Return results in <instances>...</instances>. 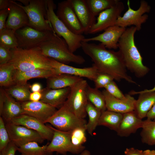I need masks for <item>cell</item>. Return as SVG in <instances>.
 <instances>
[{
    "mask_svg": "<svg viewBox=\"0 0 155 155\" xmlns=\"http://www.w3.org/2000/svg\"><path fill=\"white\" fill-rule=\"evenodd\" d=\"M84 52L89 56L100 73L108 74L118 82L125 80L137 84L128 75L124 61L119 51L109 49L100 43L96 44L82 42L81 47Z\"/></svg>",
    "mask_w": 155,
    "mask_h": 155,
    "instance_id": "cell-1",
    "label": "cell"
},
{
    "mask_svg": "<svg viewBox=\"0 0 155 155\" xmlns=\"http://www.w3.org/2000/svg\"><path fill=\"white\" fill-rule=\"evenodd\" d=\"M137 31L133 26L126 28L119 40L118 48L127 69L137 78H141L146 75L150 69L144 64L143 58L135 45L134 35Z\"/></svg>",
    "mask_w": 155,
    "mask_h": 155,
    "instance_id": "cell-2",
    "label": "cell"
},
{
    "mask_svg": "<svg viewBox=\"0 0 155 155\" xmlns=\"http://www.w3.org/2000/svg\"><path fill=\"white\" fill-rule=\"evenodd\" d=\"M10 50L12 57L8 63L16 70L26 71L38 69H53L50 58L44 55L38 47L29 49L18 47Z\"/></svg>",
    "mask_w": 155,
    "mask_h": 155,
    "instance_id": "cell-3",
    "label": "cell"
},
{
    "mask_svg": "<svg viewBox=\"0 0 155 155\" xmlns=\"http://www.w3.org/2000/svg\"><path fill=\"white\" fill-rule=\"evenodd\" d=\"M37 47L45 56L63 64L73 63L82 64L85 61L82 56L71 52L65 40L54 32Z\"/></svg>",
    "mask_w": 155,
    "mask_h": 155,
    "instance_id": "cell-4",
    "label": "cell"
},
{
    "mask_svg": "<svg viewBox=\"0 0 155 155\" xmlns=\"http://www.w3.org/2000/svg\"><path fill=\"white\" fill-rule=\"evenodd\" d=\"M46 3L47 20L50 23L54 32L65 40L70 51L74 53L81 48L85 37L82 34L73 33L58 18L54 11L56 5L53 0H46Z\"/></svg>",
    "mask_w": 155,
    "mask_h": 155,
    "instance_id": "cell-5",
    "label": "cell"
},
{
    "mask_svg": "<svg viewBox=\"0 0 155 155\" xmlns=\"http://www.w3.org/2000/svg\"><path fill=\"white\" fill-rule=\"evenodd\" d=\"M13 2L25 11L29 19V26L38 30L53 31L47 20L46 0H30L29 5L26 6L13 0Z\"/></svg>",
    "mask_w": 155,
    "mask_h": 155,
    "instance_id": "cell-6",
    "label": "cell"
},
{
    "mask_svg": "<svg viewBox=\"0 0 155 155\" xmlns=\"http://www.w3.org/2000/svg\"><path fill=\"white\" fill-rule=\"evenodd\" d=\"M88 84L82 79L70 87V90L64 104L79 118L84 119L87 115L86 108L88 102L86 89Z\"/></svg>",
    "mask_w": 155,
    "mask_h": 155,
    "instance_id": "cell-7",
    "label": "cell"
},
{
    "mask_svg": "<svg viewBox=\"0 0 155 155\" xmlns=\"http://www.w3.org/2000/svg\"><path fill=\"white\" fill-rule=\"evenodd\" d=\"M55 128L63 131H70L79 127H86L87 122L78 118L64 104L46 121Z\"/></svg>",
    "mask_w": 155,
    "mask_h": 155,
    "instance_id": "cell-8",
    "label": "cell"
},
{
    "mask_svg": "<svg viewBox=\"0 0 155 155\" xmlns=\"http://www.w3.org/2000/svg\"><path fill=\"white\" fill-rule=\"evenodd\" d=\"M53 135L51 142L48 144L46 151L48 155H52L53 152L66 155L67 152L73 154L80 153L85 150L83 146H76L74 145L71 140V131H63L51 126Z\"/></svg>",
    "mask_w": 155,
    "mask_h": 155,
    "instance_id": "cell-9",
    "label": "cell"
},
{
    "mask_svg": "<svg viewBox=\"0 0 155 155\" xmlns=\"http://www.w3.org/2000/svg\"><path fill=\"white\" fill-rule=\"evenodd\" d=\"M127 10L122 16L118 18L115 25L126 28L127 26H133L136 28L137 31H139L141 29L142 24L148 19V16L145 13L150 11V7L144 0L140 1V6L136 10L130 7L129 0H127Z\"/></svg>",
    "mask_w": 155,
    "mask_h": 155,
    "instance_id": "cell-10",
    "label": "cell"
},
{
    "mask_svg": "<svg viewBox=\"0 0 155 155\" xmlns=\"http://www.w3.org/2000/svg\"><path fill=\"white\" fill-rule=\"evenodd\" d=\"M53 31H40L28 26L22 28L15 32L18 47L24 49L36 47L48 39Z\"/></svg>",
    "mask_w": 155,
    "mask_h": 155,
    "instance_id": "cell-11",
    "label": "cell"
},
{
    "mask_svg": "<svg viewBox=\"0 0 155 155\" xmlns=\"http://www.w3.org/2000/svg\"><path fill=\"white\" fill-rule=\"evenodd\" d=\"M124 9V3L119 0L111 7L100 12L95 23L90 29L88 34H95L115 25Z\"/></svg>",
    "mask_w": 155,
    "mask_h": 155,
    "instance_id": "cell-12",
    "label": "cell"
},
{
    "mask_svg": "<svg viewBox=\"0 0 155 155\" xmlns=\"http://www.w3.org/2000/svg\"><path fill=\"white\" fill-rule=\"evenodd\" d=\"M5 124L11 141L18 147L31 142L42 143L45 140L37 132L25 126L10 122Z\"/></svg>",
    "mask_w": 155,
    "mask_h": 155,
    "instance_id": "cell-13",
    "label": "cell"
},
{
    "mask_svg": "<svg viewBox=\"0 0 155 155\" xmlns=\"http://www.w3.org/2000/svg\"><path fill=\"white\" fill-rule=\"evenodd\" d=\"M56 14L58 18L73 33L79 35L84 33L83 28L74 11L71 0L58 3Z\"/></svg>",
    "mask_w": 155,
    "mask_h": 155,
    "instance_id": "cell-14",
    "label": "cell"
},
{
    "mask_svg": "<svg viewBox=\"0 0 155 155\" xmlns=\"http://www.w3.org/2000/svg\"><path fill=\"white\" fill-rule=\"evenodd\" d=\"M21 103L22 114L35 117L44 124L57 111L55 107L40 101H28Z\"/></svg>",
    "mask_w": 155,
    "mask_h": 155,
    "instance_id": "cell-15",
    "label": "cell"
},
{
    "mask_svg": "<svg viewBox=\"0 0 155 155\" xmlns=\"http://www.w3.org/2000/svg\"><path fill=\"white\" fill-rule=\"evenodd\" d=\"M9 122L36 131L45 140L51 141L52 139L53 131L51 126L45 125L44 123L32 116L22 114L14 118Z\"/></svg>",
    "mask_w": 155,
    "mask_h": 155,
    "instance_id": "cell-16",
    "label": "cell"
},
{
    "mask_svg": "<svg viewBox=\"0 0 155 155\" xmlns=\"http://www.w3.org/2000/svg\"><path fill=\"white\" fill-rule=\"evenodd\" d=\"M50 58L51 66L55 71L57 75L68 74L82 78H86L94 81L99 73L96 68L93 65L91 67L77 68L61 63L53 59Z\"/></svg>",
    "mask_w": 155,
    "mask_h": 155,
    "instance_id": "cell-17",
    "label": "cell"
},
{
    "mask_svg": "<svg viewBox=\"0 0 155 155\" xmlns=\"http://www.w3.org/2000/svg\"><path fill=\"white\" fill-rule=\"evenodd\" d=\"M126 28L115 25L106 28L96 36L85 38L83 42L99 41L108 49H116L118 48L119 40Z\"/></svg>",
    "mask_w": 155,
    "mask_h": 155,
    "instance_id": "cell-18",
    "label": "cell"
},
{
    "mask_svg": "<svg viewBox=\"0 0 155 155\" xmlns=\"http://www.w3.org/2000/svg\"><path fill=\"white\" fill-rule=\"evenodd\" d=\"M104 97L106 110L123 114L134 111L136 100L129 94L121 99L110 94L105 90L102 92Z\"/></svg>",
    "mask_w": 155,
    "mask_h": 155,
    "instance_id": "cell-19",
    "label": "cell"
},
{
    "mask_svg": "<svg viewBox=\"0 0 155 155\" xmlns=\"http://www.w3.org/2000/svg\"><path fill=\"white\" fill-rule=\"evenodd\" d=\"M76 15L82 26L84 33L87 34L95 23V16L90 10L86 0H71Z\"/></svg>",
    "mask_w": 155,
    "mask_h": 155,
    "instance_id": "cell-20",
    "label": "cell"
},
{
    "mask_svg": "<svg viewBox=\"0 0 155 155\" xmlns=\"http://www.w3.org/2000/svg\"><path fill=\"white\" fill-rule=\"evenodd\" d=\"M8 9V15L6 28L15 32L23 27L28 26L29 19L26 13L21 7L13 2Z\"/></svg>",
    "mask_w": 155,
    "mask_h": 155,
    "instance_id": "cell-21",
    "label": "cell"
},
{
    "mask_svg": "<svg viewBox=\"0 0 155 155\" xmlns=\"http://www.w3.org/2000/svg\"><path fill=\"white\" fill-rule=\"evenodd\" d=\"M70 90L69 87L55 89L46 88L41 91L42 96L40 101L59 108L65 102Z\"/></svg>",
    "mask_w": 155,
    "mask_h": 155,
    "instance_id": "cell-22",
    "label": "cell"
},
{
    "mask_svg": "<svg viewBox=\"0 0 155 155\" xmlns=\"http://www.w3.org/2000/svg\"><path fill=\"white\" fill-rule=\"evenodd\" d=\"M143 121L139 118L134 111L123 114L122 119L116 131L121 137H127L141 128Z\"/></svg>",
    "mask_w": 155,
    "mask_h": 155,
    "instance_id": "cell-23",
    "label": "cell"
},
{
    "mask_svg": "<svg viewBox=\"0 0 155 155\" xmlns=\"http://www.w3.org/2000/svg\"><path fill=\"white\" fill-rule=\"evenodd\" d=\"M139 96L136 100L134 112L140 119L146 117L148 111L155 104V91L137 93Z\"/></svg>",
    "mask_w": 155,
    "mask_h": 155,
    "instance_id": "cell-24",
    "label": "cell"
},
{
    "mask_svg": "<svg viewBox=\"0 0 155 155\" xmlns=\"http://www.w3.org/2000/svg\"><path fill=\"white\" fill-rule=\"evenodd\" d=\"M5 91L4 104L0 115L5 122H8L22 115V110L21 103L15 100Z\"/></svg>",
    "mask_w": 155,
    "mask_h": 155,
    "instance_id": "cell-25",
    "label": "cell"
},
{
    "mask_svg": "<svg viewBox=\"0 0 155 155\" xmlns=\"http://www.w3.org/2000/svg\"><path fill=\"white\" fill-rule=\"evenodd\" d=\"M56 75H57L53 69H38L26 71H21L16 70L13 77L16 84L27 83L28 80L32 78H47Z\"/></svg>",
    "mask_w": 155,
    "mask_h": 155,
    "instance_id": "cell-26",
    "label": "cell"
},
{
    "mask_svg": "<svg viewBox=\"0 0 155 155\" xmlns=\"http://www.w3.org/2000/svg\"><path fill=\"white\" fill-rule=\"evenodd\" d=\"M82 79L75 76L60 74L47 78L46 88L55 89L70 87Z\"/></svg>",
    "mask_w": 155,
    "mask_h": 155,
    "instance_id": "cell-27",
    "label": "cell"
},
{
    "mask_svg": "<svg viewBox=\"0 0 155 155\" xmlns=\"http://www.w3.org/2000/svg\"><path fill=\"white\" fill-rule=\"evenodd\" d=\"M31 85L27 83L16 84L5 89L9 95L18 102L22 103L29 101Z\"/></svg>",
    "mask_w": 155,
    "mask_h": 155,
    "instance_id": "cell-28",
    "label": "cell"
},
{
    "mask_svg": "<svg viewBox=\"0 0 155 155\" xmlns=\"http://www.w3.org/2000/svg\"><path fill=\"white\" fill-rule=\"evenodd\" d=\"M123 114L107 110L102 112L98 126H103L117 131L122 119Z\"/></svg>",
    "mask_w": 155,
    "mask_h": 155,
    "instance_id": "cell-29",
    "label": "cell"
},
{
    "mask_svg": "<svg viewBox=\"0 0 155 155\" xmlns=\"http://www.w3.org/2000/svg\"><path fill=\"white\" fill-rule=\"evenodd\" d=\"M86 94L88 101L102 113L106 110L104 96L98 89L91 87L88 85L86 89Z\"/></svg>",
    "mask_w": 155,
    "mask_h": 155,
    "instance_id": "cell-30",
    "label": "cell"
},
{
    "mask_svg": "<svg viewBox=\"0 0 155 155\" xmlns=\"http://www.w3.org/2000/svg\"><path fill=\"white\" fill-rule=\"evenodd\" d=\"M140 133L142 143L149 145H155V121L147 119L143 121Z\"/></svg>",
    "mask_w": 155,
    "mask_h": 155,
    "instance_id": "cell-31",
    "label": "cell"
},
{
    "mask_svg": "<svg viewBox=\"0 0 155 155\" xmlns=\"http://www.w3.org/2000/svg\"><path fill=\"white\" fill-rule=\"evenodd\" d=\"M86 111L89 118L86 126V130L90 135H92L93 131L98 126L102 112L89 101L86 107Z\"/></svg>",
    "mask_w": 155,
    "mask_h": 155,
    "instance_id": "cell-32",
    "label": "cell"
},
{
    "mask_svg": "<svg viewBox=\"0 0 155 155\" xmlns=\"http://www.w3.org/2000/svg\"><path fill=\"white\" fill-rule=\"evenodd\" d=\"M16 69L9 63L0 65V86L8 88L16 84L13 79Z\"/></svg>",
    "mask_w": 155,
    "mask_h": 155,
    "instance_id": "cell-33",
    "label": "cell"
},
{
    "mask_svg": "<svg viewBox=\"0 0 155 155\" xmlns=\"http://www.w3.org/2000/svg\"><path fill=\"white\" fill-rule=\"evenodd\" d=\"M48 144L40 146L37 142H31L18 147V151L21 155H48L46 151Z\"/></svg>",
    "mask_w": 155,
    "mask_h": 155,
    "instance_id": "cell-34",
    "label": "cell"
},
{
    "mask_svg": "<svg viewBox=\"0 0 155 155\" xmlns=\"http://www.w3.org/2000/svg\"><path fill=\"white\" fill-rule=\"evenodd\" d=\"M119 0H86L87 4L94 16L115 5Z\"/></svg>",
    "mask_w": 155,
    "mask_h": 155,
    "instance_id": "cell-35",
    "label": "cell"
},
{
    "mask_svg": "<svg viewBox=\"0 0 155 155\" xmlns=\"http://www.w3.org/2000/svg\"><path fill=\"white\" fill-rule=\"evenodd\" d=\"M15 32L5 28L0 32V45L11 49L18 47V43Z\"/></svg>",
    "mask_w": 155,
    "mask_h": 155,
    "instance_id": "cell-36",
    "label": "cell"
},
{
    "mask_svg": "<svg viewBox=\"0 0 155 155\" xmlns=\"http://www.w3.org/2000/svg\"><path fill=\"white\" fill-rule=\"evenodd\" d=\"M86 127H79L71 132V140L73 144L76 146H81L87 141Z\"/></svg>",
    "mask_w": 155,
    "mask_h": 155,
    "instance_id": "cell-37",
    "label": "cell"
},
{
    "mask_svg": "<svg viewBox=\"0 0 155 155\" xmlns=\"http://www.w3.org/2000/svg\"><path fill=\"white\" fill-rule=\"evenodd\" d=\"M9 134L6 128L5 122L0 117V151L6 147L11 142Z\"/></svg>",
    "mask_w": 155,
    "mask_h": 155,
    "instance_id": "cell-38",
    "label": "cell"
},
{
    "mask_svg": "<svg viewBox=\"0 0 155 155\" xmlns=\"http://www.w3.org/2000/svg\"><path fill=\"white\" fill-rule=\"evenodd\" d=\"M113 80V78L109 75L99 72L96 78L94 81L95 86V88L98 89L104 88L109 83Z\"/></svg>",
    "mask_w": 155,
    "mask_h": 155,
    "instance_id": "cell-39",
    "label": "cell"
},
{
    "mask_svg": "<svg viewBox=\"0 0 155 155\" xmlns=\"http://www.w3.org/2000/svg\"><path fill=\"white\" fill-rule=\"evenodd\" d=\"M104 88L110 94L115 98L121 99L125 98V95L123 94L114 80L109 83Z\"/></svg>",
    "mask_w": 155,
    "mask_h": 155,
    "instance_id": "cell-40",
    "label": "cell"
},
{
    "mask_svg": "<svg viewBox=\"0 0 155 155\" xmlns=\"http://www.w3.org/2000/svg\"><path fill=\"white\" fill-rule=\"evenodd\" d=\"M12 57V53L10 49L0 45V65L8 63Z\"/></svg>",
    "mask_w": 155,
    "mask_h": 155,
    "instance_id": "cell-41",
    "label": "cell"
},
{
    "mask_svg": "<svg viewBox=\"0 0 155 155\" xmlns=\"http://www.w3.org/2000/svg\"><path fill=\"white\" fill-rule=\"evenodd\" d=\"M18 147L11 141L7 146L0 151V155H15Z\"/></svg>",
    "mask_w": 155,
    "mask_h": 155,
    "instance_id": "cell-42",
    "label": "cell"
},
{
    "mask_svg": "<svg viewBox=\"0 0 155 155\" xmlns=\"http://www.w3.org/2000/svg\"><path fill=\"white\" fill-rule=\"evenodd\" d=\"M8 13V9L0 10V32L6 28V20Z\"/></svg>",
    "mask_w": 155,
    "mask_h": 155,
    "instance_id": "cell-43",
    "label": "cell"
},
{
    "mask_svg": "<svg viewBox=\"0 0 155 155\" xmlns=\"http://www.w3.org/2000/svg\"><path fill=\"white\" fill-rule=\"evenodd\" d=\"M125 155H144V151L133 148H127L124 151Z\"/></svg>",
    "mask_w": 155,
    "mask_h": 155,
    "instance_id": "cell-44",
    "label": "cell"
},
{
    "mask_svg": "<svg viewBox=\"0 0 155 155\" xmlns=\"http://www.w3.org/2000/svg\"><path fill=\"white\" fill-rule=\"evenodd\" d=\"M42 96L41 91L31 92L29 96V100L33 102H37L40 100Z\"/></svg>",
    "mask_w": 155,
    "mask_h": 155,
    "instance_id": "cell-45",
    "label": "cell"
},
{
    "mask_svg": "<svg viewBox=\"0 0 155 155\" xmlns=\"http://www.w3.org/2000/svg\"><path fill=\"white\" fill-rule=\"evenodd\" d=\"M11 3V0H0V10L8 9Z\"/></svg>",
    "mask_w": 155,
    "mask_h": 155,
    "instance_id": "cell-46",
    "label": "cell"
},
{
    "mask_svg": "<svg viewBox=\"0 0 155 155\" xmlns=\"http://www.w3.org/2000/svg\"><path fill=\"white\" fill-rule=\"evenodd\" d=\"M146 117L147 119L155 121V104L148 111Z\"/></svg>",
    "mask_w": 155,
    "mask_h": 155,
    "instance_id": "cell-47",
    "label": "cell"
},
{
    "mask_svg": "<svg viewBox=\"0 0 155 155\" xmlns=\"http://www.w3.org/2000/svg\"><path fill=\"white\" fill-rule=\"evenodd\" d=\"M41 84L38 83H35L31 85L30 89L32 92L40 91L42 90Z\"/></svg>",
    "mask_w": 155,
    "mask_h": 155,
    "instance_id": "cell-48",
    "label": "cell"
},
{
    "mask_svg": "<svg viewBox=\"0 0 155 155\" xmlns=\"http://www.w3.org/2000/svg\"><path fill=\"white\" fill-rule=\"evenodd\" d=\"M155 91V86L152 88L150 89H145L143 90L136 91H134L133 92V94L134 95H136L137 93L141 92H151Z\"/></svg>",
    "mask_w": 155,
    "mask_h": 155,
    "instance_id": "cell-49",
    "label": "cell"
},
{
    "mask_svg": "<svg viewBox=\"0 0 155 155\" xmlns=\"http://www.w3.org/2000/svg\"><path fill=\"white\" fill-rule=\"evenodd\" d=\"M144 151V155H155V150L149 149L146 150Z\"/></svg>",
    "mask_w": 155,
    "mask_h": 155,
    "instance_id": "cell-50",
    "label": "cell"
},
{
    "mask_svg": "<svg viewBox=\"0 0 155 155\" xmlns=\"http://www.w3.org/2000/svg\"><path fill=\"white\" fill-rule=\"evenodd\" d=\"M17 1L23 3L24 5V6H25L28 5L30 2V0H18Z\"/></svg>",
    "mask_w": 155,
    "mask_h": 155,
    "instance_id": "cell-51",
    "label": "cell"
},
{
    "mask_svg": "<svg viewBox=\"0 0 155 155\" xmlns=\"http://www.w3.org/2000/svg\"><path fill=\"white\" fill-rule=\"evenodd\" d=\"M79 155H91L90 152L88 150H84L81 152Z\"/></svg>",
    "mask_w": 155,
    "mask_h": 155,
    "instance_id": "cell-52",
    "label": "cell"
}]
</instances>
